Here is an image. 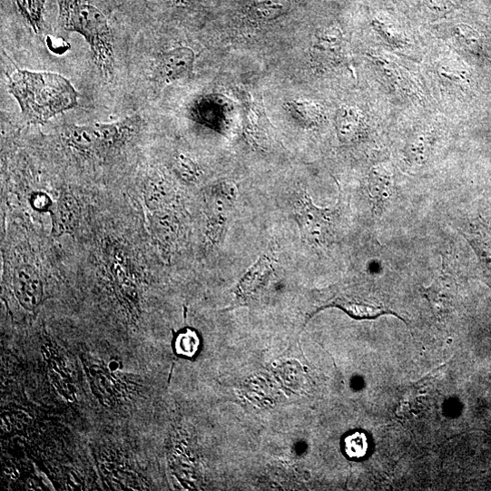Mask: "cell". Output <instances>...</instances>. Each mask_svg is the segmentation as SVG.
<instances>
[{
  "mask_svg": "<svg viewBox=\"0 0 491 491\" xmlns=\"http://www.w3.org/2000/svg\"><path fill=\"white\" fill-rule=\"evenodd\" d=\"M9 91L25 119L34 124H44L78 105L71 82L54 73L19 70L9 77Z\"/></svg>",
  "mask_w": 491,
  "mask_h": 491,
  "instance_id": "obj_1",
  "label": "cell"
},
{
  "mask_svg": "<svg viewBox=\"0 0 491 491\" xmlns=\"http://www.w3.org/2000/svg\"><path fill=\"white\" fill-rule=\"evenodd\" d=\"M59 23L69 33L82 35L93 60L107 81L115 76L113 36L107 17L90 0H59Z\"/></svg>",
  "mask_w": 491,
  "mask_h": 491,
  "instance_id": "obj_2",
  "label": "cell"
},
{
  "mask_svg": "<svg viewBox=\"0 0 491 491\" xmlns=\"http://www.w3.org/2000/svg\"><path fill=\"white\" fill-rule=\"evenodd\" d=\"M338 203L321 209L316 206L306 191L298 193L294 202L296 221L301 237L309 247L321 250L331 245L336 238L342 212V193Z\"/></svg>",
  "mask_w": 491,
  "mask_h": 491,
  "instance_id": "obj_3",
  "label": "cell"
},
{
  "mask_svg": "<svg viewBox=\"0 0 491 491\" xmlns=\"http://www.w3.org/2000/svg\"><path fill=\"white\" fill-rule=\"evenodd\" d=\"M275 263V248L274 245H270L240 280L236 288V296L240 302L245 303L260 294L272 276Z\"/></svg>",
  "mask_w": 491,
  "mask_h": 491,
  "instance_id": "obj_4",
  "label": "cell"
},
{
  "mask_svg": "<svg viewBox=\"0 0 491 491\" xmlns=\"http://www.w3.org/2000/svg\"><path fill=\"white\" fill-rule=\"evenodd\" d=\"M236 195V187L231 182H222L215 186L209 194V230L214 242L220 241L223 235Z\"/></svg>",
  "mask_w": 491,
  "mask_h": 491,
  "instance_id": "obj_5",
  "label": "cell"
},
{
  "mask_svg": "<svg viewBox=\"0 0 491 491\" xmlns=\"http://www.w3.org/2000/svg\"><path fill=\"white\" fill-rule=\"evenodd\" d=\"M195 61V53L188 47L165 52L159 58L155 79L161 84L180 81L191 74Z\"/></svg>",
  "mask_w": 491,
  "mask_h": 491,
  "instance_id": "obj_6",
  "label": "cell"
},
{
  "mask_svg": "<svg viewBox=\"0 0 491 491\" xmlns=\"http://www.w3.org/2000/svg\"><path fill=\"white\" fill-rule=\"evenodd\" d=\"M459 231L473 249L487 283L491 284V225L476 218L466 221Z\"/></svg>",
  "mask_w": 491,
  "mask_h": 491,
  "instance_id": "obj_7",
  "label": "cell"
},
{
  "mask_svg": "<svg viewBox=\"0 0 491 491\" xmlns=\"http://www.w3.org/2000/svg\"><path fill=\"white\" fill-rule=\"evenodd\" d=\"M142 123L139 115H133L113 123H95L102 150L110 151L124 145L138 133Z\"/></svg>",
  "mask_w": 491,
  "mask_h": 491,
  "instance_id": "obj_8",
  "label": "cell"
},
{
  "mask_svg": "<svg viewBox=\"0 0 491 491\" xmlns=\"http://www.w3.org/2000/svg\"><path fill=\"white\" fill-rule=\"evenodd\" d=\"M15 290L21 304L29 310L40 306L44 298L43 282L38 272L29 265L15 270Z\"/></svg>",
  "mask_w": 491,
  "mask_h": 491,
  "instance_id": "obj_9",
  "label": "cell"
},
{
  "mask_svg": "<svg viewBox=\"0 0 491 491\" xmlns=\"http://www.w3.org/2000/svg\"><path fill=\"white\" fill-rule=\"evenodd\" d=\"M81 210L75 197L69 192L62 194L54 214L55 231L59 235L71 233L77 229Z\"/></svg>",
  "mask_w": 491,
  "mask_h": 491,
  "instance_id": "obj_10",
  "label": "cell"
},
{
  "mask_svg": "<svg viewBox=\"0 0 491 491\" xmlns=\"http://www.w3.org/2000/svg\"><path fill=\"white\" fill-rule=\"evenodd\" d=\"M64 139L69 146L82 153H93L102 150L99 136L94 124L68 125L64 131Z\"/></svg>",
  "mask_w": 491,
  "mask_h": 491,
  "instance_id": "obj_11",
  "label": "cell"
},
{
  "mask_svg": "<svg viewBox=\"0 0 491 491\" xmlns=\"http://www.w3.org/2000/svg\"><path fill=\"white\" fill-rule=\"evenodd\" d=\"M391 174L384 168L378 167L369 177V194L377 213L382 212L392 197Z\"/></svg>",
  "mask_w": 491,
  "mask_h": 491,
  "instance_id": "obj_12",
  "label": "cell"
},
{
  "mask_svg": "<svg viewBox=\"0 0 491 491\" xmlns=\"http://www.w3.org/2000/svg\"><path fill=\"white\" fill-rule=\"evenodd\" d=\"M330 305L341 309L342 310L346 311L349 316L358 319H376L379 316L388 314L395 315L399 318V316L396 312L390 310L386 307L362 303L345 298L336 299Z\"/></svg>",
  "mask_w": 491,
  "mask_h": 491,
  "instance_id": "obj_13",
  "label": "cell"
},
{
  "mask_svg": "<svg viewBox=\"0 0 491 491\" xmlns=\"http://www.w3.org/2000/svg\"><path fill=\"white\" fill-rule=\"evenodd\" d=\"M15 5L33 31L37 35H42L45 27L44 0H15Z\"/></svg>",
  "mask_w": 491,
  "mask_h": 491,
  "instance_id": "obj_14",
  "label": "cell"
},
{
  "mask_svg": "<svg viewBox=\"0 0 491 491\" xmlns=\"http://www.w3.org/2000/svg\"><path fill=\"white\" fill-rule=\"evenodd\" d=\"M144 194L148 207L154 210L163 208L172 199L170 185L162 178L157 176L148 180Z\"/></svg>",
  "mask_w": 491,
  "mask_h": 491,
  "instance_id": "obj_15",
  "label": "cell"
},
{
  "mask_svg": "<svg viewBox=\"0 0 491 491\" xmlns=\"http://www.w3.org/2000/svg\"><path fill=\"white\" fill-rule=\"evenodd\" d=\"M290 7V0H264L252 5L250 14L256 20L270 22L287 14Z\"/></svg>",
  "mask_w": 491,
  "mask_h": 491,
  "instance_id": "obj_16",
  "label": "cell"
},
{
  "mask_svg": "<svg viewBox=\"0 0 491 491\" xmlns=\"http://www.w3.org/2000/svg\"><path fill=\"white\" fill-rule=\"evenodd\" d=\"M175 169L187 181L193 182L200 176L198 165L188 156L180 155L175 160Z\"/></svg>",
  "mask_w": 491,
  "mask_h": 491,
  "instance_id": "obj_17",
  "label": "cell"
},
{
  "mask_svg": "<svg viewBox=\"0 0 491 491\" xmlns=\"http://www.w3.org/2000/svg\"><path fill=\"white\" fill-rule=\"evenodd\" d=\"M367 448V439L363 434L356 433L346 439V450L350 457H362Z\"/></svg>",
  "mask_w": 491,
  "mask_h": 491,
  "instance_id": "obj_18",
  "label": "cell"
},
{
  "mask_svg": "<svg viewBox=\"0 0 491 491\" xmlns=\"http://www.w3.org/2000/svg\"><path fill=\"white\" fill-rule=\"evenodd\" d=\"M32 205L35 211L44 212L51 209L53 201L47 194L39 192L32 197Z\"/></svg>",
  "mask_w": 491,
  "mask_h": 491,
  "instance_id": "obj_19",
  "label": "cell"
},
{
  "mask_svg": "<svg viewBox=\"0 0 491 491\" xmlns=\"http://www.w3.org/2000/svg\"><path fill=\"white\" fill-rule=\"evenodd\" d=\"M48 45L54 54L60 55L64 54L71 49V45L63 39L49 40Z\"/></svg>",
  "mask_w": 491,
  "mask_h": 491,
  "instance_id": "obj_20",
  "label": "cell"
},
{
  "mask_svg": "<svg viewBox=\"0 0 491 491\" xmlns=\"http://www.w3.org/2000/svg\"><path fill=\"white\" fill-rule=\"evenodd\" d=\"M178 2H180V0H178Z\"/></svg>",
  "mask_w": 491,
  "mask_h": 491,
  "instance_id": "obj_21",
  "label": "cell"
}]
</instances>
